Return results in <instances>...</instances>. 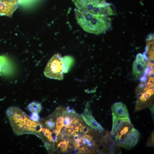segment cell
<instances>
[{"label": "cell", "instance_id": "8992f818", "mask_svg": "<svg viewBox=\"0 0 154 154\" xmlns=\"http://www.w3.org/2000/svg\"><path fill=\"white\" fill-rule=\"evenodd\" d=\"M133 128L130 118H127L119 127L113 136L117 144L120 146Z\"/></svg>", "mask_w": 154, "mask_h": 154}, {"label": "cell", "instance_id": "9c48e42d", "mask_svg": "<svg viewBox=\"0 0 154 154\" xmlns=\"http://www.w3.org/2000/svg\"><path fill=\"white\" fill-rule=\"evenodd\" d=\"M140 136L139 131L133 128L121 144L120 146L127 150H130L137 143Z\"/></svg>", "mask_w": 154, "mask_h": 154}, {"label": "cell", "instance_id": "8fae6325", "mask_svg": "<svg viewBox=\"0 0 154 154\" xmlns=\"http://www.w3.org/2000/svg\"><path fill=\"white\" fill-rule=\"evenodd\" d=\"M112 114L119 117L129 118L128 109L126 105L121 102H117L111 107Z\"/></svg>", "mask_w": 154, "mask_h": 154}, {"label": "cell", "instance_id": "6da1fadb", "mask_svg": "<svg viewBox=\"0 0 154 154\" xmlns=\"http://www.w3.org/2000/svg\"><path fill=\"white\" fill-rule=\"evenodd\" d=\"M78 22L86 32L98 35L108 30L111 26V21L108 16L75 9Z\"/></svg>", "mask_w": 154, "mask_h": 154}, {"label": "cell", "instance_id": "ac0fdd59", "mask_svg": "<svg viewBox=\"0 0 154 154\" xmlns=\"http://www.w3.org/2000/svg\"><path fill=\"white\" fill-rule=\"evenodd\" d=\"M154 131L151 133L146 143V146L148 147L154 146Z\"/></svg>", "mask_w": 154, "mask_h": 154}, {"label": "cell", "instance_id": "ffe728a7", "mask_svg": "<svg viewBox=\"0 0 154 154\" xmlns=\"http://www.w3.org/2000/svg\"><path fill=\"white\" fill-rule=\"evenodd\" d=\"M5 61V56H0V72L1 73L3 69Z\"/></svg>", "mask_w": 154, "mask_h": 154}, {"label": "cell", "instance_id": "5b68a950", "mask_svg": "<svg viewBox=\"0 0 154 154\" xmlns=\"http://www.w3.org/2000/svg\"><path fill=\"white\" fill-rule=\"evenodd\" d=\"M77 9L81 11L102 14L108 4L105 0H72Z\"/></svg>", "mask_w": 154, "mask_h": 154}, {"label": "cell", "instance_id": "cb8c5ba5", "mask_svg": "<svg viewBox=\"0 0 154 154\" xmlns=\"http://www.w3.org/2000/svg\"><path fill=\"white\" fill-rule=\"evenodd\" d=\"M77 143L79 146H82L85 144V142L84 138L81 137L79 139V141Z\"/></svg>", "mask_w": 154, "mask_h": 154}, {"label": "cell", "instance_id": "7a4b0ae2", "mask_svg": "<svg viewBox=\"0 0 154 154\" xmlns=\"http://www.w3.org/2000/svg\"><path fill=\"white\" fill-rule=\"evenodd\" d=\"M6 114L15 135L31 134L37 135L39 121L35 122L32 120L29 116L17 106L9 107Z\"/></svg>", "mask_w": 154, "mask_h": 154}, {"label": "cell", "instance_id": "e0dca14e", "mask_svg": "<svg viewBox=\"0 0 154 154\" xmlns=\"http://www.w3.org/2000/svg\"><path fill=\"white\" fill-rule=\"evenodd\" d=\"M69 142L68 141L64 140L63 141L59 142L57 144V147H60L62 152H65L67 150Z\"/></svg>", "mask_w": 154, "mask_h": 154}, {"label": "cell", "instance_id": "9a60e30c", "mask_svg": "<svg viewBox=\"0 0 154 154\" xmlns=\"http://www.w3.org/2000/svg\"><path fill=\"white\" fill-rule=\"evenodd\" d=\"M27 109L32 112L38 114L41 111L42 107L41 104L37 101H33L28 104Z\"/></svg>", "mask_w": 154, "mask_h": 154}, {"label": "cell", "instance_id": "7c38bea8", "mask_svg": "<svg viewBox=\"0 0 154 154\" xmlns=\"http://www.w3.org/2000/svg\"><path fill=\"white\" fill-rule=\"evenodd\" d=\"M154 37L150 35L146 39L147 46L145 52L149 56L150 60H154Z\"/></svg>", "mask_w": 154, "mask_h": 154}, {"label": "cell", "instance_id": "277c9868", "mask_svg": "<svg viewBox=\"0 0 154 154\" xmlns=\"http://www.w3.org/2000/svg\"><path fill=\"white\" fill-rule=\"evenodd\" d=\"M60 54L56 53L54 55L48 62L44 70V74L50 78L62 80L63 75Z\"/></svg>", "mask_w": 154, "mask_h": 154}, {"label": "cell", "instance_id": "30bf717a", "mask_svg": "<svg viewBox=\"0 0 154 154\" xmlns=\"http://www.w3.org/2000/svg\"><path fill=\"white\" fill-rule=\"evenodd\" d=\"M81 116L85 122L92 128L99 131L104 130L103 127L95 119L91 112L88 109L85 110Z\"/></svg>", "mask_w": 154, "mask_h": 154}, {"label": "cell", "instance_id": "5bb4252c", "mask_svg": "<svg viewBox=\"0 0 154 154\" xmlns=\"http://www.w3.org/2000/svg\"><path fill=\"white\" fill-rule=\"evenodd\" d=\"M112 115L113 124L111 135H114L119 127L127 118V117H119Z\"/></svg>", "mask_w": 154, "mask_h": 154}, {"label": "cell", "instance_id": "4316f807", "mask_svg": "<svg viewBox=\"0 0 154 154\" xmlns=\"http://www.w3.org/2000/svg\"><path fill=\"white\" fill-rule=\"evenodd\" d=\"M150 107L151 114L152 117H154V104H153L151 105Z\"/></svg>", "mask_w": 154, "mask_h": 154}, {"label": "cell", "instance_id": "f1b7e54d", "mask_svg": "<svg viewBox=\"0 0 154 154\" xmlns=\"http://www.w3.org/2000/svg\"><path fill=\"white\" fill-rule=\"evenodd\" d=\"M19 0H18V1H19Z\"/></svg>", "mask_w": 154, "mask_h": 154}, {"label": "cell", "instance_id": "603a6c76", "mask_svg": "<svg viewBox=\"0 0 154 154\" xmlns=\"http://www.w3.org/2000/svg\"><path fill=\"white\" fill-rule=\"evenodd\" d=\"M66 129V134L68 137H70L73 135L74 133V131L70 127L67 128Z\"/></svg>", "mask_w": 154, "mask_h": 154}, {"label": "cell", "instance_id": "83f0119b", "mask_svg": "<svg viewBox=\"0 0 154 154\" xmlns=\"http://www.w3.org/2000/svg\"><path fill=\"white\" fill-rule=\"evenodd\" d=\"M78 153H79V149L76 148L75 149L71 152V153L72 154H76Z\"/></svg>", "mask_w": 154, "mask_h": 154}, {"label": "cell", "instance_id": "2e32d148", "mask_svg": "<svg viewBox=\"0 0 154 154\" xmlns=\"http://www.w3.org/2000/svg\"><path fill=\"white\" fill-rule=\"evenodd\" d=\"M82 124L79 123L78 119L73 118L72 122L70 125V127L72 129L74 132H78L79 129V127Z\"/></svg>", "mask_w": 154, "mask_h": 154}, {"label": "cell", "instance_id": "d4e9b609", "mask_svg": "<svg viewBox=\"0 0 154 154\" xmlns=\"http://www.w3.org/2000/svg\"><path fill=\"white\" fill-rule=\"evenodd\" d=\"M66 110L67 112L69 114H74L75 113L74 109L71 108L69 106L67 107Z\"/></svg>", "mask_w": 154, "mask_h": 154}, {"label": "cell", "instance_id": "3957f363", "mask_svg": "<svg viewBox=\"0 0 154 154\" xmlns=\"http://www.w3.org/2000/svg\"><path fill=\"white\" fill-rule=\"evenodd\" d=\"M154 91V87L147 88L143 86H137L136 90L137 100L135 112L149 107L153 104Z\"/></svg>", "mask_w": 154, "mask_h": 154}, {"label": "cell", "instance_id": "484cf974", "mask_svg": "<svg viewBox=\"0 0 154 154\" xmlns=\"http://www.w3.org/2000/svg\"><path fill=\"white\" fill-rule=\"evenodd\" d=\"M58 117L56 116V121H63L64 119L63 117L62 116H59Z\"/></svg>", "mask_w": 154, "mask_h": 154}, {"label": "cell", "instance_id": "52a82bcc", "mask_svg": "<svg viewBox=\"0 0 154 154\" xmlns=\"http://www.w3.org/2000/svg\"><path fill=\"white\" fill-rule=\"evenodd\" d=\"M132 73L137 78L141 77L145 74L147 66L142 54H138L133 64Z\"/></svg>", "mask_w": 154, "mask_h": 154}, {"label": "cell", "instance_id": "d6986e66", "mask_svg": "<svg viewBox=\"0 0 154 154\" xmlns=\"http://www.w3.org/2000/svg\"><path fill=\"white\" fill-rule=\"evenodd\" d=\"M30 117L32 120L35 122L39 121L40 118L38 114L35 112H32Z\"/></svg>", "mask_w": 154, "mask_h": 154}, {"label": "cell", "instance_id": "44dd1931", "mask_svg": "<svg viewBox=\"0 0 154 154\" xmlns=\"http://www.w3.org/2000/svg\"><path fill=\"white\" fill-rule=\"evenodd\" d=\"M80 126V127L79 128V129L80 132L86 134L90 130L88 127L83 126L82 125Z\"/></svg>", "mask_w": 154, "mask_h": 154}, {"label": "cell", "instance_id": "7402d4cb", "mask_svg": "<svg viewBox=\"0 0 154 154\" xmlns=\"http://www.w3.org/2000/svg\"><path fill=\"white\" fill-rule=\"evenodd\" d=\"M55 124L56 129L60 131L64 126L63 121H56Z\"/></svg>", "mask_w": 154, "mask_h": 154}, {"label": "cell", "instance_id": "4fadbf2b", "mask_svg": "<svg viewBox=\"0 0 154 154\" xmlns=\"http://www.w3.org/2000/svg\"><path fill=\"white\" fill-rule=\"evenodd\" d=\"M61 61L63 72L67 73L74 64V60L71 56H66L62 57Z\"/></svg>", "mask_w": 154, "mask_h": 154}, {"label": "cell", "instance_id": "ba28073f", "mask_svg": "<svg viewBox=\"0 0 154 154\" xmlns=\"http://www.w3.org/2000/svg\"><path fill=\"white\" fill-rule=\"evenodd\" d=\"M18 3V0H0V15L11 17Z\"/></svg>", "mask_w": 154, "mask_h": 154}]
</instances>
